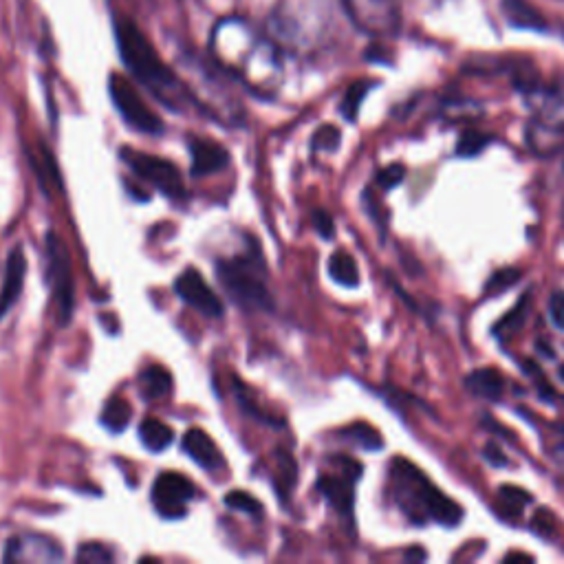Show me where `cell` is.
Segmentation results:
<instances>
[{"instance_id": "4dcf8cb0", "label": "cell", "mask_w": 564, "mask_h": 564, "mask_svg": "<svg viewBox=\"0 0 564 564\" xmlns=\"http://www.w3.org/2000/svg\"><path fill=\"white\" fill-rule=\"evenodd\" d=\"M404 177H406L404 166H401V164H390L388 168H384L382 172H379V175H377V183H379V186H382L384 190H393V188L399 186L401 181H404Z\"/></svg>"}, {"instance_id": "9a60e30c", "label": "cell", "mask_w": 564, "mask_h": 564, "mask_svg": "<svg viewBox=\"0 0 564 564\" xmlns=\"http://www.w3.org/2000/svg\"><path fill=\"white\" fill-rule=\"evenodd\" d=\"M503 14L509 20V25L516 29H531V31L549 29L545 16H542L529 0H503Z\"/></svg>"}, {"instance_id": "277c9868", "label": "cell", "mask_w": 564, "mask_h": 564, "mask_svg": "<svg viewBox=\"0 0 564 564\" xmlns=\"http://www.w3.org/2000/svg\"><path fill=\"white\" fill-rule=\"evenodd\" d=\"M108 93H111V100L117 108V113L122 115V119L130 128H135L137 133L144 135L164 133L161 119L150 111L148 104L141 100V95L137 93L135 86L130 84L124 75H111V80H108Z\"/></svg>"}, {"instance_id": "8d00e7d4", "label": "cell", "mask_w": 564, "mask_h": 564, "mask_svg": "<svg viewBox=\"0 0 564 564\" xmlns=\"http://www.w3.org/2000/svg\"><path fill=\"white\" fill-rule=\"evenodd\" d=\"M406 560H426V551L419 549V547H412V549L406 553Z\"/></svg>"}, {"instance_id": "6da1fadb", "label": "cell", "mask_w": 564, "mask_h": 564, "mask_svg": "<svg viewBox=\"0 0 564 564\" xmlns=\"http://www.w3.org/2000/svg\"><path fill=\"white\" fill-rule=\"evenodd\" d=\"M115 40L124 67L133 78L146 86L161 104H166L172 111H181V106L188 102V93L183 84L168 64L161 60L157 49L153 47L141 29L133 20L119 18L115 23Z\"/></svg>"}, {"instance_id": "2e32d148", "label": "cell", "mask_w": 564, "mask_h": 564, "mask_svg": "<svg viewBox=\"0 0 564 564\" xmlns=\"http://www.w3.org/2000/svg\"><path fill=\"white\" fill-rule=\"evenodd\" d=\"M527 144L538 155H553L564 146V133L551 126L534 124L527 130Z\"/></svg>"}, {"instance_id": "d6986e66", "label": "cell", "mask_w": 564, "mask_h": 564, "mask_svg": "<svg viewBox=\"0 0 564 564\" xmlns=\"http://www.w3.org/2000/svg\"><path fill=\"white\" fill-rule=\"evenodd\" d=\"M468 388L479 397L501 399L505 382H503V375L498 373L496 368H481V371H474L468 377Z\"/></svg>"}, {"instance_id": "484cf974", "label": "cell", "mask_w": 564, "mask_h": 564, "mask_svg": "<svg viewBox=\"0 0 564 564\" xmlns=\"http://www.w3.org/2000/svg\"><path fill=\"white\" fill-rule=\"evenodd\" d=\"M225 505L236 509V512L249 514V516H260V512H263V505H260L256 498H252L247 492H230L225 496Z\"/></svg>"}, {"instance_id": "30bf717a", "label": "cell", "mask_w": 564, "mask_h": 564, "mask_svg": "<svg viewBox=\"0 0 564 564\" xmlns=\"http://www.w3.org/2000/svg\"><path fill=\"white\" fill-rule=\"evenodd\" d=\"M177 296L197 309L199 313L208 318H221L223 316V302L214 294V289L205 282V278L199 274L197 269H186L175 282Z\"/></svg>"}, {"instance_id": "7a4b0ae2", "label": "cell", "mask_w": 564, "mask_h": 564, "mask_svg": "<svg viewBox=\"0 0 564 564\" xmlns=\"http://www.w3.org/2000/svg\"><path fill=\"white\" fill-rule=\"evenodd\" d=\"M390 474H393V481L397 485V501L406 509L410 520L415 512H421L423 520L432 518L443 527H457L461 523L463 509L452 498L439 492L426 479V474H421L408 459H395Z\"/></svg>"}, {"instance_id": "1f68e13d", "label": "cell", "mask_w": 564, "mask_h": 564, "mask_svg": "<svg viewBox=\"0 0 564 564\" xmlns=\"http://www.w3.org/2000/svg\"><path fill=\"white\" fill-rule=\"evenodd\" d=\"M313 227H316L318 234L324 238V241H331V238L335 236V223H333L329 212H324V210L313 212Z\"/></svg>"}, {"instance_id": "4316f807", "label": "cell", "mask_w": 564, "mask_h": 564, "mask_svg": "<svg viewBox=\"0 0 564 564\" xmlns=\"http://www.w3.org/2000/svg\"><path fill=\"white\" fill-rule=\"evenodd\" d=\"M340 139H342V133L338 128L331 124L322 126L318 128V133L313 135V150H327V153H333V150H338Z\"/></svg>"}, {"instance_id": "8992f818", "label": "cell", "mask_w": 564, "mask_h": 564, "mask_svg": "<svg viewBox=\"0 0 564 564\" xmlns=\"http://www.w3.org/2000/svg\"><path fill=\"white\" fill-rule=\"evenodd\" d=\"M47 263L53 296L60 307V322L67 324L73 313V274L67 247L56 234L47 236Z\"/></svg>"}, {"instance_id": "5b68a950", "label": "cell", "mask_w": 564, "mask_h": 564, "mask_svg": "<svg viewBox=\"0 0 564 564\" xmlns=\"http://www.w3.org/2000/svg\"><path fill=\"white\" fill-rule=\"evenodd\" d=\"M122 159L141 181L150 183V186L157 188L161 194H166V197H181L183 194L181 172L172 161L139 153V150L133 148H124Z\"/></svg>"}, {"instance_id": "d4e9b609", "label": "cell", "mask_w": 564, "mask_h": 564, "mask_svg": "<svg viewBox=\"0 0 564 564\" xmlns=\"http://www.w3.org/2000/svg\"><path fill=\"white\" fill-rule=\"evenodd\" d=\"M520 278H523V271L520 269H512V267L498 269L490 278V282H487V294H496V296L503 294V291H507L509 287H514Z\"/></svg>"}, {"instance_id": "ac0fdd59", "label": "cell", "mask_w": 564, "mask_h": 564, "mask_svg": "<svg viewBox=\"0 0 564 564\" xmlns=\"http://www.w3.org/2000/svg\"><path fill=\"white\" fill-rule=\"evenodd\" d=\"M170 388H172V377L166 368H161V366H150L139 377L141 397H144L146 401L166 397L170 393Z\"/></svg>"}, {"instance_id": "e0dca14e", "label": "cell", "mask_w": 564, "mask_h": 564, "mask_svg": "<svg viewBox=\"0 0 564 564\" xmlns=\"http://www.w3.org/2000/svg\"><path fill=\"white\" fill-rule=\"evenodd\" d=\"M172 437H175L172 428L155 417H148L139 423V439L150 452H164L172 443Z\"/></svg>"}, {"instance_id": "603a6c76", "label": "cell", "mask_w": 564, "mask_h": 564, "mask_svg": "<svg viewBox=\"0 0 564 564\" xmlns=\"http://www.w3.org/2000/svg\"><path fill=\"white\" fill-rule=\"evenodd\" d=\"M490 144H492V135L481 133V130H465V133L459 137L457 155L463 159H470L481 155Z\"/></svg>"}, {"instance_id": "4fadbf2b", "label": "cell", "mask_w": 564, "mask_h": 564, "mask_svg": "<svg viewBox=\"0 0 564 564\" xmlns=\"http://www.w3.org/2000/svg\"><path fill=\"white\" fill-rule=\"evenodd\" d=\"M183 452H188V457L199 465V468L216 472L223 465V454L216 448V443L208 432H203L199 428H192L183 437Z\"/></svg>"}, {"instance_id": "836d02e7", "label": "cell", "mask_w": 564, "mask_h": 564, "mask_svg": "<svg viewBox=\"0 0 564 564\" xmlns=\"http://www.w3.org/2000/svg\"><path fill=\"white\" fill-rule=\"evenodd\" d=\"M531 525H534V529L542 536L551 534V531H553V516H551L549 509H538L534 520H531Z\"/></svg>"}, {"instance_id": "52a82bcc", "label": "cell", "mask_w": 564, "mask_h": 564, "mask_svg": "<svg viewBox=\"0 0 564 564\" xmlns=\"http://www.w3.org/2000/svg\"><path fill=\"white\" fill-rule=\"evenodd\" d=\"M353 23L371 36H390L399 27L395 0H342Z\"/></svg>"}, {"instance_id": "44dd1931", "label": "cell", "mask_w": 564, "mask_h": 564, "mask_svg": "<svg viewBox=\"0 0 564 564\" xmlns=\"http://www.w3.org/2000/svg\"><path fill=\"white\" fill-rule=\"evenodd\" d=\"M130 417H133V408H130L128 401L124 397H111L106 401L100 421L106 430L122 432L130 423Z\"/></svg>"}, {"instance_id": "f1b7e54d", "label": "cell", "mask_w": 564, "mask_h": 564, "mask_svg": "<svg viewBox=\"0 0 564 564\" xmlns=\"http://www.w3.org/2000/svg\"><path fill=\"white\" fill-rule=\"evenodd\" d=\"M527 300H529V296H525L523 300H520V305L514 309V313H507V316L496 324V329H494L496 335H501V338H505V333L516 331V329L520 327V324H523V320H525V309H527Z\"/></svg>"}, {"instance_id": "d6a6232c", "label": "cell", "mask_w": 564, "mask_h": 564, "mask_svg": "<svg viewBox=\"0 0 564 564\" xmlns=\"http://www.w3.org/2000/svg\"><path fill=\"white\" fill-rule=\"evenodd\" d=\"M549 316L560 331H564V291H556L549 300Z\"/></svg>"}, {"instance_id": "7c38bea8", "label": "cell", "mask_w": 564, "mask_h": 564, "mask_svg": "<svg viewBox=\"0 0 564 564\" xmlns=\"http://www.w3.org/2000/svg\"><path fill=\"white\" fill-rule=\"evenodd\" d=\"M190 155H192V177H208L214 172H221L230 164V155L219 144L210 139H192L190 141Z\"/></svg>"}, {"instance_id": "ffe728a7", "label": "cell", "mask_w": 564, "mask_h": 564, "mask_svg": "<svg viewBox=\"0 0 564 564\" xmlns=\"http://www.w3.org/2000/svg\"><path fill=\"white\" fill-rule=\"evenodd\" d=\"M329 276L342 287L360 285V269H357L355 258L346 252H335L329 258Z\"/></svg>"}, {"instance_id": "7402d4cb", "label": "cell", "mask_w": 564, "mask_h": 564, "mask_svg": "<svg viewBox=\"0 0 564 564\" xmlns=\"http://www.w3.org/2000/svg\"><path fill=\"white\" fill-rule=\"evenodd\" d=\"M344 437H349L351 441L357 443V446L371 452L384 448L382 435H379L373 426H368V423H353L351 428L344 430Z\"/></svg>"}, {"instance_id": "f546056e", "label": "cell", "mask_w": 564, "mask_h": 564, "mask_svg": "<svg viewBox=\"0 0 564 564\" xmlns=\"http://www.w3.org/2000/svg\"><path fill=\"white\" fill-rule=\"evenodd\" d=\"M501 501H503L509 509H512V512L520 514V509H523L525 505H529L531 496H529L525 490H520V487L503 485V487H501Z\"/></svg>"}, {"instance_id": "83f0119b", "label": "cell", "mask_w": 564, "mask_h": 564, "mask_svg": "<svg viewBox=\"0 0 564 564\" xmlns=\"http://www.w3.org/2000/svg\"><path fill=\"white\" fill-rule=\"evenodd\" d=\"M113 558H115L113 551L104 545H97V542H86V545H82L78 551V562H86V564H102V562H111Z\"/></svg>"}, {"instance_id": "8fae6325", "label": "cell", "mask_w": 564, "mask_h": 564, "mask_svg": "<svg viewBox=\"0 0 564 564\" xmlns=\"http://www.w3.org/2000/svg\"><path fill=\"white\" fill-rule=\"evenodd\" d=\"M62 558V549L47 536H16L7 542L5 560L7 562H56Z\"/></svg>"}, {"instance_id": "d590c367", "label": "cell", "mask_w": 564, "mask_h": 564, "mask_svg": "<svg viewBox=\"0 0 564 564\" xmlns=\"http://www.w3.org/2000/svg\"><path fill=\"white\" fill-rule=\"evenodd\" d=\"M503 562H534L529 553H507Z\"/></svg>"}, {"instance_id": "3957f363", "label": "cell", "mask_w": 564, "mask_h": 564, "mask_svg": "<svg viewBox=\"0 0 564 564\" xmlns=\"http://www.w3.org/2000/svg\"><path fill=\"white\" fill-rule=\"evenodd\" d=\"M216 276H219L225 291L230 294L236 305L254 311L274 309V300H271L265 280L260 278L256 265L249 263V260L245 258L219 260Z\"/></svg>"}, {"instance_id": "9c48e42d", "label": "cell", "mask_w": 564, "mask_h": 564, "mask_svg": "<svg viewBox=\"0 0 564 564\" xmlns=\"http://www.w3.org/2000/svg\"><path fill=\"white\" fill-rule=\"evenodd\" d=\"M362 465L351 459H342V472L340 474H322L318 479V490L324 498L338 509L340 514L351 516L353 512V485L360 479Z\"/></svg>"}, {"instance_id": "74e56055", "label": "cell", "mask_w": 564, "mask_h": 564, "mask_svg": "<svg viewBox=\"0 0 564 564\" xmlns=\"http://www.w3.org/2000/svg\"><path fill=\"white\" fill-rule=\"evenodd\" d=\"M560 375H562V379H564V368H562V373H560Z\"/></svg>"}, {"instance_id": "ba28073f", "label": "cell", "mask_w": 564, "mask_h": 564, "mask_svg": "<svg viewBox=\"0 0 564 564\" xmlns=\"http://www.w3.org/2000/svg\"><path fill=\"white\" fill-rule=\"evenodd\" d=\"M194 494H197V487L186 476L164 472L157 476L153 485V505L164 518H183Z\"/></svg>"}, {"instance_id": "e575fe53", "label": "cell", "mask_w": 564, "mask_h": 564, "mask_svg": "<svg viewBox=\"0 0 564 564\" xmlns=\"http://www.w3.org/2000/svg\"><path fill=\"white\" fill-rule=\"evenodd\" d=\"M483 457L487 459V463L494 465V468H505V465H507L505 454H503L501 450H498L496 443H490V446H485Z\"/></svg>"}, {"instance_id": "5bb4252c", "label": "cell", "mask_w": 564, "mask_h": 564, "mask_svg": "<svg viewBox=\"0 0 564 564\" xmlns=\"http://www.w3.org/2000/svg\"><path fill=\"white\" fill-rule=\"evenodd\" d=\"M25 274H27V263L23 249H14L7 258L3 291H0V318L16 305V300L20 298V294H23Z\"/></svg>"}, {"instance_id": "cb8c5ba5", "label": "cell", "mask_w": 564, "mask_h": 564, "mask_svg": "<svg viewBox=\"0 0 564 564\" xmlns=\"http://www.w3.org/2000/svg\"><path fill=\"white\" fill-rule=\"evenodd\" d=\"M371 82H366V80H360V82H355L349 86V91H346L344 95V100H342V115L349 119V122H355L357 119V113H360V106L364 102V97L368 95V91H371Z\"/></svg>"}]
</instances>
